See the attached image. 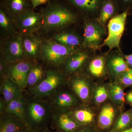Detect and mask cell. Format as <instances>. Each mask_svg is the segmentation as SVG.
I'll list each match as a JSON object with an SVG mask.
<instances>
[{
	"label": "cell",
	"mask_w": 132,
	"mask_h": 132,
	"mask_svg": "<svg viewBox=\"0 0 132 132\" xmlns=\"http://www.w3.org/2000/svg\"><path fill=\"white\" fill-rule=\"evenodd\" d=\"M119 3L123 4H127L132 2V0H117Z\"/></svg>",
	"instance_id": "cell-36"
},
{
	"label": "cell",
	"mask_w": 132,
	"mask_h": 132,
	"mask_svg": "<svg viewBox=\"0 0 132 132\" xmlns=\"http://www.w3.org/2000/svg\"><path fill=\"white\" fill-rule=\"evenodd\" d=\"M1 7L5 10L13 20L24 12L34 10L31 0H1Z\"/></svg>",
	"instance_id": "cell-8"
},
{
	"label": "cell",
	"mask_w": 132,
	"mask_h": 132,
	"mask_svg": "<svg viewBox=\"0 0 132 132\" xmlns=\"http://www.w3.org/2000/svg\"><path fill=\"white\" fill-rule=\"evenodd\" d=\"M104 57L98 56L92 59L88 64V71L91 79L101 80L106 75V65Z\"/></svg>",
	"instance_id": "cell-17"
},
{
	"label": "cell",
	"mask_w": 132,
	"mask_h": 132,
	"mask_svg": "<svg viewBox=\"0 0 132 132\" xmlns=\"http://www.w3.org/2000/svg\"><path fill=\"white\" fill-rule=\"evenodd\" d=\"M53 40L69 47H75L80 44V40L77 35L68 32H60L55 34Z\"/></svg>",
	"instance_id": "cell-23"
},
{
	"label": "cell",
	"mask_w": 132,
	"mask_h": 132,
	"mask_svg": "<svg viewBox=\"0 0 132 132\" xmlns=\"http://www.w3.org/2000/svg\"><path fill=\"white\" fill-rule=\"evenodd\" d=\"M120 132H132V127L130 128H128V129H127V130Z\"/></svg>",
	"instance_id": "cell-37"
},
{
	"label": "cell",
	"mask_w": 132,
	"mask_h": 132,
	"mask_svg": "<svg viewBox=\"0 0 132 132\" xmlns=\"http://www.w3.org/2000/svg\"><path fill=\"white\" fill-rule=\"evenodd\" d=\"M62 80L61 75L56 71H49L43 80L36 87L35 92L39 95H46L54 91Z\"/></svg>",
	"instance_id": "cell-9"
},
{
	"label": "cell",
	"mask_w": 132,
	"mask_h": 132,
	"mask_svg": "<svg viewBox=\"0 0 132 132\" xmlns=\"http://www.w3.org/2000/svg\"><path fill=\"white\" fill-rule=\"evenodd\" d=\"M19 86L12 80L6 79L3 84L2 93L6 102H10L20 97Z\"/></svg>",
	"instance_id": "cell-22"
},
{
	"label": "cell",
	"mask_w": 132,
	"mask_h": 132,
	"mask_svg": "<svg viewBox=\"0 0 132 132\" xmlns=\"http://www.w3.org/2000/svg\"><path fill=\"white\" fill-rule=\"evenodd\" d=\"M88 57V55L85 52H76L66 61V71L72 73L79 71L85 64Z\"/></svg>",
	"instance_id": "cell-19"
},
{
	"label": "cell",
	"mask_w": 132,
	"mask_h": 132,
	"mask_svg": "<svg viewBox=\"0 0 132 132\" xmlns=\"http://www.w3.org/2000/svg\"><path fill=\"white\" fill-rule=\"evenodd\" d=\"M76 52L74 48L62 45L52 39L43 41L40 54L45 61L58 65L64 63Z\"/></svg>",
	"instance_id": "cell-2"
},
{
	"label": "cell",
	"mask_w": 132,
	"mask_h": 132,
	"mask_svg": "<svg viewBox=\"0 0 132 132\" xmlns=\"http://www.w3.org/2000/svg\"><path fill=\"white\" fill-rule=\"evenodd\" d=\"M123 88H132V68H129L115 80Z\"/></svg>",
	"instance_id": "cell-31"
},
{
	"label": "cell",
	"mask_w": 132,
	"mask_h": 132,
	"mask_svg": "<svg viewBox=\"0 0 132 132\" xmlns=\"http://www.w3.org/2000/svg\"><path fill=\"white\" fill-rule=\"evenodd\" d=\"M13 20L7 12L2 8H0V27L4 33L13 35L14 30L10 20Z\"/></svg>",
	"instance_id": "cell-29"
},
{
	"label": "cell",
	"mask_w": 132,
	"mask_h": 132,
	"mask_svg": "<svg viewBox=\"0 0 132 132\" xmlns=\"http://www.w3.org/2000/svg\"><path fill=\"white\" fill-rule=\"evenodd\" d=\"M118 3L117 0H104L99 12V20L101 23L105 24L115 14Z\"/></svg>",
	"instance_id": "cell-20"
},
{
	"label": "cell",
	"mask_w": 132,
	"mask_h": 132,
	"mask_svg": "<svg viewBox=\"0 0 132 132\" xmlns=\"http://www.w3.org/2000/svg\"><path fill=\"white\" fill-rule=\"evenodd\" d=\"M31 68L29 63L24 61L18 62L11 68V79L20 88H23L28 84V76Z\"/></svg>",
	"instance_id": "cell-10"
},
{
	"label": "cell",
	"mask_w": 132,
	"mask_h": 132,
	"mask_svg": "<svg viewBox=\"0 0 132 132\" xmlns=\"http://www.w3.org/2000/svg\"><path fill=\"white\" fill-rule=\"evenodd\" d=\"M94 82L90 78L77 76L72 79L71 88L76 97L85 105L91 104Z\"/></svg>",
	"instance_id": "cell-6"
},
{
	"label": "cell",
	"mask_w": 132,
	"mask_h": 132,
	"mask_svg": "<svg viewBox=\"0 0 132 132\" xmlns=\"http://www.w3.org/2000/svg\"><path fill=\"white\" fill-rule=\"evenodd\" d=\"M76 10L87 13L100 12L104 0H65Z\"/></svg>",
	"instance_id": "cell-13"
},
{
	"label": "cell",
	"mask_w": 132,
	"mask_h": 132,
	"mask_svg": "<svg viewBox=\"0 0 132 132\" xmlns=\"http://www.w3.org/2000/svg\"><path fill=\"white\" fill-rule=\"evenodd\" d=\"M97 108L91 104L86 105L84 107L78 109L73 112L75 120L79 125H88L94 122L96 117Z\"/></svg>",
	"instance_id": "cell-16"
},
{
	"label": "cell",
	"mask_w": 132,
	"mask_h": 132,
	"mask_svg": "<svg viewBox=\"0 0 132 132\" xmlns=\"http://www.w3.org/2000/svg\"><path fill=\"white\" fill-rule=\"evenodd\" d=\"M75 9L65 0H49L42 9V28L45 31L58 30L72 24L76 18Z\"/></svg>",
	"instance_id": "cell-1"
},
{
	"label": "cell",
	"mask_w": 132,
	"mask_h": 132,
	"mask_svg": "<svg viewBox=\"0 0 132 132\" xmlns=\"http://www.w3.org/2000/svg\"><path fill=\"white\" fill-rule=\"evenodd\" d=\"M122 112L109 100L98 109V127L102 130L109 129L113 125V126L117 118Z\"/></svg>",
	"instance_id": "cell-5"
},
{
	"label": "cell",
	"mask_w": 132,
	"mask_h": 132,
	"mask_svg": "<svg viewBox=\"0 0 132 132\" xmlns=\"http://www.w3.org/2000/svg\"><path fill=\"white\" fill-rule=\"evenodd\" d=\"M103 31L102 29L94 23H88L85 27L83 44L87 47H97L101 42Z\"/></svg>",
	"instance_id": "cell-11"
},
{
	"label": "cell",
	"mask_w": 132,
	"mask_h": 132,
	"mask_svg": "<svg viewBox=\"0 0 132 132\" xmlns=\"http://www.w3.org/2000/svg\"><path fill=\"white\" fill-rule=\"evenodd\" d=\"M22 44L26 56L35 58L40 53L43 41L34 34L22 35Z\"/></svg>",
	"instance_id": "cell-14"
},
{
	"label": "cell",
	"mask_w": 132,
	"mask_h": 132,
	"mask_svg": "<svg viewBox=\"0 0 132 132\" xmlns=\"http://www.w3.org/2000/svg\"><path fill=\"white\" fill-rule=\"evenodd\" d=\"M108 85L110 100L123 112L126 103V93L124 92V88L116 81H112Z\"/></svg>",
	"instance_id": "cell-18"
},
{
	"label": "cell",
	"mask_w": 132,
	"mask_h": 132,
	"mask_svg": "<svg viewBox=\"0 0 132 132\" xmlns=\"http://www.w3.org/2000/svg\"><path fill=\"white\" fill-rule=\"evenodd\" d=\"M125 100L126 103L132 106V89L126 93Z\"/></svg>",
	"instance_id": "cell-33"
},
{
	"label": "cell",
	"mask_w": 132,
	"mask_h": 132,
	"mask_svg": "<svg viewBox=\"0 0 132 132\" xmlns=\"http://www.w3.org/2000/svg\"><path fill=\"white\" fill-rule=\"evenodd\" d=\"M128 15L127 10L111 18L109 21L108 28V35L104 40L103 45L109 49L118 47L125 29L126 20Z\"/></svg>",
	"instance_id": "cell-3"
},
{
	"label": "cell",
	"mask_w": 132,
	"mask_h": 132,
	"mask_svg": "<svg viewBox=\"0 0 132 132\" xmlns=\"http://www.w3.org/2000/svg\"><path fill=\"white\" fill-rule=\"evenodd\" d=\"M23 130L21 124L11 118H5L1 121L0 132H19Z\"/></svg>",
	"instance_id": "cell-27"
},
{
	"label": "cell",
	"mask_w": 132,
	"mask_h": 132,
	"mask_svg": "<svg viewBox=\"0 0 132 132\" xmlns=\"http://www.w3.org/2000/svg\"><path fill=\"white\" fill-rule=\"evenodd\" d=\"M132 127V109L122 112L119 116L110 132H120Z\"/></svg>",
	"instance_id": "cell-21"
},
{
	"label": "cell",
	"mask_w": 132,
	"mask_h": 132,
	"mask_svg": "<svg viewBox=\"0 0 132 132\" xmlns=\"http://www.w3.org/2000/svg\"><path fill=\"white\" fill-rule=\"evenodd\" d=\"M48 1L49 0H31V1L34 10L39 5L47 3Z\"/></svg>",
	"instance_id": "cell-32"
},
{
	"label": "cell",
	"mask_w": 132,
	"mask_h": 132,
	"mask_svg": "<svg viewBox=\"0 0 132 132\" xmlns=\"http://www.w3.org/2000/svg\"><path fill=\"white\" fill-rule=\"evenodd\" d=\"M58 125L64 132H73L80 126L73 119L66 114H63L59 116Z\"/></svg>",
	"instance_id": "cell-24"
},
{
	"label": "cell",
	"mask_w": 132,
	"mask_h": 132,
	"mask_svg": "<svg viewBox=\"0 0 132 132\" xmlns=\"http://www.w3.org/2000/svg\"><path fill=\"white\" fill-rule=\"evenodd\" d=\"M6 111L8 113L22 119L25 116L24 102L20 97L14 99L9 103Z\"/></svg>",
	"instance_id": "cell-26"
},
{
	"label": "cell",
	"mask_w": 132,
	"mask_h": 132,
	"mask_svg": "<svg viewBox=\"0 0 132 132\" xmlns=\"http://www.w3.org/2000/svg\"><path fill=\"white\" fill-rule=\"evenodd\" d=\"M77 98L68 92L61 93L56 97L55 102L61 108H67L75 106L78 103Z\"/></svg>",
	"instance_id": "cell-25"
},
{
	"label": "cell",
	"mask_w": 132,
	"mask_h": 132,
	"mask_svg": "<svg viewBox=\"0 0 132 132\" xmlns=\"http://www.w3.org/2000/svg\"><path fill=\"white\" fill-rule=\"evenodd\" d=\"M110 100L108 84L103 82H94L92 95L91 105L97 109Z\"/></svg>",
	"instance_id": "cell-12"
},
{
	"label": "cell",
	"mask_w": 132,
	"mask_h": 132,
	"mask_svg": "<svg viewBox=\"0 0 132 132\" xmlns=\"http://www.w3.org/2000/svg\"></svg>",
	"instance_id": "cell-39"
},
{
	"label": "cell",
	"mask_w": 132,
	"mask_h": 132,
	"mask_svg": "<svg viewBox=\"0 0 132 132\" xmlns=\"http://www.w3.org/2000/svg\"><path fill=\"white\" fill-rule=\"evenodd\" d=\"M125 60L128 65L132 68V54L126 56L125 57Z\"/></svg>",
	"instance_id": "cell-35"
},
{
	"label": "cell",
	"mask_w": 132,
	"mask_h": 132,
	"mask_svg": "<svg viewBox=\"0 0 132 132\" xmlns=\"http://www.w3.org/2000/svg\"><path fill=\"white\" fill-rule=\"evenodd\" d=\"M19 132H27L26 131H24V130H22L21 131Z\"/></svg>",
	"instance_id": "cell-38"
},
{
	"label": "cell",
	"mask_w": 132,
	"mask_h": 132,
	"mask_svg": "<svg viewBox=\"0 0 132 132\" xmlns=\"http://www.w3.org/2000/svg\"><path fill=\"white\" fill-rule=\"evenodd\" d=\"M73 132H94L92 128L88 127H79Z\"/></svg>",
	"instance_id": "cell-34"
},
{
	"label": "cell",
	"mask_w": 132,
	"mask_h": 132,
	"mask_svg": "<svg viewBox=\"0 0 132 132\" xmlns=\"http://www.w3.org/2000/svg\"><path fill=\"white\" fill-rule=\"evenodd\" d=\"M29 111L31 120L36 124H40L43 121L46 113L44 107L36 103H32L30 105Z\"/></svg>",
	"instance_id": "cell-28"
},
{
	"label": "cell",
	"mask_w": 132,
	"mask_h": 132,
	"mask_svg": "<svg viewBox=\"0 0 132 132\" xmlns=\"http://www.w3.org/2000/svg\"><path fill=\"white\" fill-rule=\"evenodd\" d=\"M2 50L4 56L9 60L23 59L26 55L23 48L22 35H12L4 43Z\"/></svg>",
	"instance_id": "cell-7"
},
{
	"label": "cell",
	"mask_w": 132,
	"mask_h": 132,
	"mask_svg": "<svg viewBox=\"0 0 132 132\" xmlns=\"http://www.w3.org/2000/svg\"><path fill=\"white\" fill-rule=\"evenodd\" d=\"M106 67L111 78L115 81L128 68V65L122 56H112L107 62Z\"/></svg>",
	"instance_id": "cell-15"
},
{
	"label": "cell",
	"mask_w": 132,
	"mask_h": 132,
	"mask_svg": "<svg viewBox=\"0 0 132 132\" xmlns=\"http://www.w3.org/2000/svg\"><path fill=\"white\" fill-rule=\"evenodd\" d=\"M43 74V71L40 66L36 65L31 68L28 76V84L35 85L41 79Z\"/></svg>",
	"instance_id": "cell-30"
},
{
	"label": "cell",
	"mask_w": 132,
	"mask_h": 132,
	"mask_svg": "<svg viewBox=\"0 0 132 132\" xmlns=\"http://www.w3.org/2000/svg\"></svg>",
	"instance_id": "cell-40"
},
{
	"label": "cell",
	"mask_w": 132,
	"mask_h": 132,
	"mask_svg": "<svg viewBox=\"0 0 132 132\" xmlns=\"http://www.w3.org/2000/svg\"><path fill=\"white\" fill-rule=\"evenodd\" d=\"M16 27L22 35L34 34L42 25V15L40 12L37 13L34 10H30L17 17L15 20Z\"/></svg>",
	"instance_id": "cell-4"
}]
</instances>
